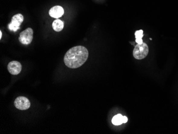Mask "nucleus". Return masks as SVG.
Instances as JSON below:
<instances>
[{
  "label": "nucleus",
  "instance_id": "1",
  "mask_svg": "<svg viewBox=\"0 0 178 134\" xmlns=\"http://www.w3.org/2000/svg\"><path fill=\"white\" fill-rule=\"evenodd\" d=\"M89 57V52L83 46H76L70 48L64 56V63L68 67L79 68L84 64Z\"/></svg>",
  "mask_w": 178,
  "mask_h": 134
},
{
  "label": "nucleus",
  "instance_id": "2",
  "mask_svg": "<svg viewBox=\"0 0 178 134\" xmlns=\"http://www.w3.org/2000/svg\"><path fill=\"white\" fill-rule=\"evenodd\" d=\"M149 48L146 43H142V44H138L134 48L133 55L135 59H144L148 54Z\"/></svg>",
  "mask_w": 178,
  "mask_h": 134
},
{
  "label": "nucleus",
  "instance_id": "3",
  "mask_svg": "<svg viewBox=\"0 0 178 134\" xmlns=\"http://www.w3.org/2000/svg\"><path fill=\"white\" fill-rule=\"evenodd\" d=\"M33 38V30L31 28H27L25 31L21 32L19 40L23 44H29L31 43Z\"/></svg>",
  "mask_w": 178,
  "mask_h": 134
},
{
  "label": "nucleus",
  "instance_id": "4",
  "mask_svg": "<svg viewBox=\"0 0 178 134\" xmlns=\"http://www.w3.org/2000/svg\"><path fill=\"white\" fill-rule=\"evenodd\" d=\"M14 105L17 109L20 110H26L31 106L29 100L27 98L23 96H20L17 98L15 100Z\"/></svg>",
  "mask_w": 178,
  "mask_h": 134
},
{
  "label": "nucleus",
  "instance_id": "5",
  "mask_svg": "<svg viewBox=\"0 0 178 134\" xmlns=\"http://www.w3.org/2000/svg\"><path fill=\"white\" fill-rule=\"evenodd\" d=\"M22 66L21 63L17 61H12L8 65V70L12 75H17L21 73Z\"/></svg>",
  "mask_w": 178,
  "mask_h": 134
},
{
  "label": "nucleus",
  "instance_id": "6",
  "mask_svg": "<svg viewBox=\"0 0 178 134\" xmlns=\"http://www.w3.org/2000/svg\"><path fill=\"white\" fill-rule=\"evenodd\" d=\"M64 14V10L61 6L56 5L52 7L49 11V15L51 17L54 18H60Z\"/></svg>",
  "mask_w": 178,
  "mask_h": 134
},
{
  "label": "nucleus",
  "instance_id": "7",
  "mask_svg": "<svg viewBox=\"0 0 178 134\" xmlns=\"http://www.w3.org/2000/svg\"><path fill=\"white\" fill-rule=\"evenodd\" d=\"M63 25H64V23L63 21L60 19H57L52 23V28L55 31L60 32L61 31L63 30Z\"/></svg>",
  "mask_w": 178,
  "mask_h": 134
},
{
  "label": "nucleus",
  "instance_id": "8",
  "mask_svg": "<svg viewBox=\"0 0 178 134\" xmlns=\"http://www.w3.org/2000/svg\"><path fill=\"white\" fill-rule=\"evenodd\" d=\"M123 116L121 114H118L113 117L112 122L113 125L118 126V125H122L123 123Z\"/></svg>",
  "mask_w": 178,
  "mask_h": 134
},
{
  "label": "nucleus",
  "instance_id": "9",
  "mask_svg": "<svg viewBox=\"0 0 178 134\" xmlns=\"http://www.w3.org/2000/svg\"><path fill=\"white\" fill-rule=\"evenodd\" d=\"M21 25V23H18L15 21H11V22L8 25V28L11 31L16 32L17 31V30L20 28Z\"/></svg>",
  "mask_w": 178,
  "mask_h": 134
},
{
  "label": "nucleus",
  "instance_id": "10",
  "mask_svg": "<svg viewBox=\"0 0 178 134\" xmlns=\"http://www.w3.org/2000/svg\"><path fill=\"white\" fill-rule=\"evenodd\" d=\"M144 37V33L142 30L137 31L135 33V42L138 44H142L143 43L142 41V37Z\"/></svg>",
  "mask_w": 178,
  "mask_h": 134
},
{
  "label": "nucleus",
  "instance_id": "11",
  "mask_svg": "<svg viewBox=\"0 0 178 134\" xmlns=\"http://www.w3.org/2000/svg\"><path fill=\"white\" fill-rule=\"evenodd\" d=\"M12 21H15L18 23H23V21H24V17L23 15L21 14H17L16 15L13 16V17L12 18Z\"/></svg>",
  "mask_w": 178,
  "mask_h": 134
},
{
  "label": "nucleus",
  "instance_id": "12",
  "mask_svg": "<svg viewBox=\"0 0 178 134\" xmlns=\"http://www.w3.org/2000/svg\"><path fill=\"white\" fill-rule=\"evenodd\" d=\"M128 120V119L126 117V116H123V123H127Z\"/></svg>",
  "mask_w": 178,
  "mask_h": 134
},
{
  "label": "nucleus",
  "instance_id": "13",
  "mask_svg": "<svg viewBox=\"0 0 178 134\" xmlns=\"http://www.w3.org/2000/svg\"><path fill=\"white\" fill-rule=\"evenodd\" d=\"M2 32H1V31H0V39H1L2 38Z\"/></svg>",
  "mask_w": 178,
  "mask_h": 134
}]
</instances>
